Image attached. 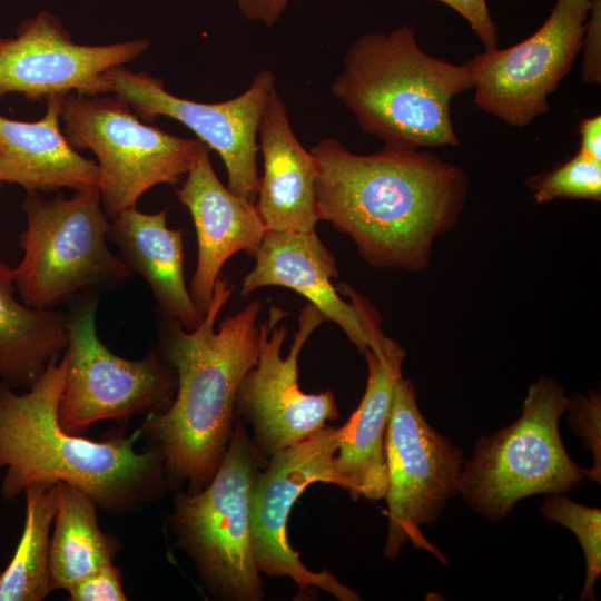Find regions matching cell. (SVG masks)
<instances>
[{
  "instance_id": "obj_1",
  "label": "cell",
  "mask_w": 601,
  "mask_h": 601,
  "mask_svg": "<svg viewBox=\"0 0 601 601\" xmlns=\"http://www.w3.org/2000/svg\"><path fill=\"white\" fill-rule=\"evenodd\" d=\"M319 220L347 235L375 268L421 272L432 247L463 208L469 177L456 165L418 149L384 146L371 155L325 137L311 148Z\"/></svg>"
},
{
  "instance_id": "obj_2",
  "label": "cell",
  "mask_w": 601,
  "mask_h": 601,
  "mask_svg": "<svg viewBox=\"0 0 601 601\" xmlns=\"http://www.w3.org/2000/svg\"><path fill=\"white\" fill-rule=\"evenodd\" d=\"M233 289L219 276L198 327L189 331L167 318L160 332L161 358L176 372V397L166 412L150 415L142 432L162 454L168 484L186 483L189 492L216 473L236 420L238 386L258 357V300L215 329Z\"/></svg>"
},
{
  "instance_id": "obj_3",
  "label": "cell",
  "mask_w": 601,
  "mask_h": 601,
  "mask_svg": "<svg viewBox=\"0 0 601 601\" xmlns=\"http://www.w3.org/2000/svg\"><path fill=\"white\" fill-rule=\"evenodd\" d=\"M67 364L63 352L22 394L0 382L2 497L12 500L32 483L63 482L112 514L137 511L159 499L169 484L156 446L138 452L134 436L118 432L89 440L60 425L58 408Z\"/></svg>"
},
{
  "instance_id": "obj_4",
  "label": "cell",
  "mask_w": 601,
  "mask_h": 601,
  "mask_svg": "<svg viewBox=\"0 0 601 601\" xmlns=\"http://www.w3.org/2000/svg\"><path fill=\"white\" fill-rule=\"evenodd\" d=\"M471 88L469 61L453 65L427 55L408 24L357 37L331 85L364 132L404 149L457 147L450 105Z\"/></svg>"
},
{
  "instance_id": "obj_5",
  "label": "cell",
  "mask_w": 601,
  "mask_h": 601,
  "mask_svg": "<svg viewBox=\"0 0 601 601\" xmlns=\"http://www.w3.org/2000/svg\"><path fill=\"white\" fill-rule=\"evenodd\" d=\"M568 404L561 384L541 376L530 385L515 422L476 440L460 482L472 510L500 521L524 497L565 493L582 483L585 469L569 456L559 431Z\"/></svg>"
},
{
  "instance_id": "obj_6",
  "label": "cell",
  "mask_w": 601,
  "mask_h": 601,
  "mask_svg": "<svg viewBox=\"0 0 601 601\" xmlns=\"http://www.w3.org/2000/svg\"><path fill=\"white\" fill-rule=\"evenodd\" d=\"M266 462L236 416L224 457L199 491L177 492L169 515L176 545L194 562L204 587L225 601H260L263 583L252 551L249 493Z\"/></svg>"
},
{
  "instance_id": "obj_7",
  "label": "cell",
  "mask_w": 601,
  "mask_h": 601,
  "mask_svg": "<svg viewBox=\"0 0 601 601\" xmlns=\"http://www.w3.org/2000/svg\"><path fill=\"white\" fill-rule=\"evenodd\" d=\"M23 256L14 267L16 289L33 307H52L92 286L121 283L134 272L108 245L110 218L98 188L66 198L27 194Z\"/></svg>"
},
{
  "instance_id": "obj_8",
  "label": "cell",
  "mask_w": 601,
  "mask_h": 601,
  "mask_svg": "<svg viewBox=\"0 0 601 601\" xmlns=\"http://www.w3.org/2000/svg\"><path fill=\"white\" fill-rule=\"evenodd\" d=\"M65 136L76 149L91 150L99 168V194L107 216L136 207L159 184H176L207 147L142 124L122 100L69 93L61 109Z\"/></svg>"
},
{
  "instance_id": "obj_9",
  "label": "cell",
  "mask_w": 601,
  "mask_h": 601,
  "mask_svg": "<svg viewBox=\"0 0 601 601\" xmlns=\"http://www.w3.org/2000/svg\"><path fill=\"white\" fill-rule=\"evenodd\" d=\"M384 456L388 514L385 559L394 560L410 542L446 564L421 526L433 524L447 502L460 494L463 452L428 424L417 406L414 384L402 375L393 388Z\"/></svg>"
},
{
  "instance_id": "obj_10",
  "label": "cell",
  "mask_w": 601,
  "mask_h": 601,
  "mask_svg": "<svg viewBox=\"0 0 601 601\" xmlns=\"http://www.w3.org/2000/svg\"><path fill=\"white\" fill-rule=\"evenodd\" d=\"M96 309L97 299L90 297L68 314V364L58 418L73 434L99 421L156 413L177 385L175 370L157 355L131 361L112 353L98 336Z\"/></svg>"
},
{
  "instance_id": "obj_11",
  "label": "cell",
  "mask_w": 601,
  "mask_h": 601,
  "mask_svg": "<svg viewBox=\"0 0 601 601\" xmlns=\"http://www.w3.org/2000/svg\"><path fill=\"white\" fill-rule=\"evenodd\" d=\"M284 309L272 306L259 323L256 364L243 377L236 394V416L252 430V443L267 462L277 452L321 430L339 416L334 393H304L298 384V357L312 333L326 318L312 303L298 317V328L286 358L280 355L287 336Z\"/></svg>"
},
{
  "instance_id": "obj_12",
  "label": "cell",
  "mask_w": 601,
  "mask_h": 601,
  "mask_svg": "<svg viewBox=\"0 0 601 601\" xmlns=\"http://www.w3.org/2000/svg\"><path fill=\"white\" fill-rule=\"evenodd\" d=\"M339 434L341 427L325 425L266 462L249 493L250 542L259 573L290 578L299 592L315 587L341 601H359L355 590L327 570L307 569L286 531L292 506L307 486L322 482L345 489L333 462Z\"/></svg>"
},
{
  "instance_id": "obj_13",
  "label": "cell",
  "mask_w": 601,
  "mask_h": 601,
  "mask_svg": "<svg viewBox=\"0 0 601 601\" xmlns=\"http://www.w3.org/2000/svg\"><path fill=\"white\" fill-rule=\"evenodd\" d=\"M592 0H556L529 38L467 60L474 102L500 120L524 127L549 111L548 96L571 71L581 49Z\"/></svg>"
},
{
  "instance_id": "obj_14",
  "label": "cell",
  "mask_w": 601,
  "mask_h": 601,
  "mask_svg": "<svg viewBox=\"0 0 601 601\" xmlns=\"http://www.w3.org/2000/svg\"><path fill=\"white\" fill-rule=\"evenodd\" d=\"M111 92L138 115L152 120L166 116L189 128L215 150L227 171V187L249 203L258 189V127L266 102L276 88L270 70L257 72L247 90L221 102H199L171 95L161 80L145 72L115 67L107 72Z\"/></svg>"
},
{
  "instance_id": "obj_15",
  "label": "cell",
  "mask_w": 601,
  "mask_h": 601,
  "mask_svg": "<svg viewBox=\"0 0 601 601\" xmlns=\"http://www.w3.org/2000/svg\"><path fill=\"white\" fill-rule=\"evenodd\" d=\"M148 48L147 39L76 43L57 16L40 11L21 21L14 37L0 38V97L21 93L38 100L109 93L108 70L132 61Z\"/></svg>"
},
{
  "instance_id": "obj_16",
  "label": "cell",
  "mask_w": 601,
  "mask_h": 601,
  "mask_svg": "<svg viewBox=\"0 0 601 601\" xmlns=\"http://www.w3.org/2000/svg\"><path fill=\"white\" fill-rule=\"evenodd\" d=\"M254 257V268L243 278V296L266 286L289 288L336 323L362 355L378 347L380 314L368 308L361 318L354 304L339 296L331 282L338 276L336 259L315 230H266Z\"/></svg>"
},
{
  "instance_id": "obj_17",
  "label": "cell",
  "mask_w": 601,
  "mask_h": 601,
  "mask_svg": "<svg viewBox=\"0 0 601 601\" xmlns=\"http://www.w3.org/2000/svg\"><path fill=\"white\" fill-rule=\"evenodd\" d=\"M176 195L189 210L196 229L197 265L188 288L205 314L224 264L238 252L254 257L267 229L256 205L220 183L208 147Z\"/></svg>"
},
{
  "instance_id": "obj_18",
  "label": "cell",
  "mask_w": 601,
  "mask_h": 601,
  "mask_svg": "<svg viewBox=\"0 0 601 601\" xmlns=\"http://www.w3.org/2000/svg\"><path fill=\"white\" fill-rule=\"evenodd\" d=\"M380 348L367 349L364 356L368 378L359 405L341 426L334 466L354 501L384 499L386 464L384 437L390 415L393 388L402 375L405 349L382 331Z\"/></svg>"
},
{
  "instance_id": "obj_19",
  "label": "cell",
  "mask_w": 601,
  "mask_h": 601,
  "mask_svg": "<svg viewBox=\"0 0 601 601\" xmlns=\"http://www.w3.org/2000/svg\"><path fill=\"white\" fill-rule=\"evenodd\" d=\"M264 173L258 178L256 208L267 230L312 231L316 207V161L295 136L284 100L275 88L258 127Z\"/></svg>"
},
{
  "instance_id": "obj_20",
  "label": "cell",
  "mask_w": 601,
  "mask_h": 601,
  "mask_svg": "<svg viewBox=\"0 0 601 601\" xmlns=\"http://www.w3.org/2000/svg\"><path fill=\"white\" fill-rule=\"evenodd\" d=\"M66 96H50L45 116L19 121L0 115V177L27 194L98 188L97 162L81 156L60 129Z\"/></svg>"
},
{
  "instance_id": "obj_21",
  "label": "cell",
  "mask_w": 601,
  "mask_h": 601,
  "mask_svg": "<svg viewBox=\"0 0 601 601\" xmlns=\"http://www.w3.org/2000/svg\"><path fill=\"white\" fill-rule=\"evenodd\" d=\"M108 240L122 260L149 285L166 318L195 329L205 314L194 302L184 274L181 229L167 226V209L145 214L131 207L111 219Z\"/></svg>"
},
{
  "instance_id": "obj_22",
  "label": "cell",
  "mask_w": 601,
  "mask_h": 601,
  "mask_svg": "<svg viewBox=\"0 0 601 601\" xmlns=\"http://www.w3.org/2000/svg\"><path fill=\"white\" fill-rule=\"evenodd\" d=\"M14 268L0 260V382L30 388L68 345V314L16 298Z\"/></svg>"
},
{
  "instance_id": "obj_23",
  "label": "cell",
  "mask_w": 601,
  "mask_h": 601,
  "mask_svg": "<svg viewBox=\"0 0 601 601\" xmlns=\"http://www.w3.org/2000/svg\"><path fill=\"white\" fill-rule=\"evenodd\" d=\"M57 502L50 536L51 590H68L98 568L111 563L120 542L98 523V504L86 492L56 483Z\"/></svg>"
},
{
  "instance_id": "obj_24",
  "label": "cell",
  "mask_w": 601,
  "mask_h": 601,
  "mask_svg": "<svg viewBox=\"0 0 601 601\" xmlns=\"http://www.w3.org/2000/svg\"><path fill=\"white\" fill-rule=\"evenodd\" d=\"M23 493V531L12 559L0 572V601H41L52 591L49 555L56 484L32 483Z\"/></svg>"
},
{
  "instance_id": "obj_25",
  "label": "cell",
  "mask_w": 601,
  "mask_h": 601,
  "mask_svg": "<svg viewBox=\"0 0 601 601\" xmlns=\"http://www.w3.org/2000/svg\"><path fill=\"white\" fill-rule=\"evenodd\" d=\"M540 511L544 519L565 526L577 536L585 561L580 600L594 601V587L601 574V510L555 493L545 495Z\"/></svg>"
},
{
  "instance_id": "obj_26",
  "label": "cell",
  "mask_w": 601,
  "mask_h": 601,
  "mask_svg": "<svg viewBox=\"0 0 601 601\" xmlns=\"http://www.w3.org/2000/svg\"><path fill=\"white\" fill-rule=\"evenodd\" d=\"M526 185L538 203L558 198L601 200V161L580 151L551 171L533 176Z\"/></svg>"
},
{
  "instance_id": "obj_27",
  "label": "cell",
  "mask_w": 601,
  "mask_h": 601,
  "mask_svg": "<svg viewBox=\"0 0 601 601\" xmlns=\"http://www.w3.org/2000/svg\"><path fill=\"white\" fill-rule=\"evenodd\" d=\"M572 432L578 435L593 457L585 477L601 483V396L594 391L575 393L565 410Z\"/></svg>"
},
{
  "instance_id": "obj_28",
  "label": "cell",
  "mask_w": 601,
  "mask_h": 601,
  "mask_svg": "<svg viewBox=\"0 0 601 601\" xmlns=\"http://www.w3.org/2000/svg\"><path fill=\"white\" fill-rule=\"evenodd\" d=\"M69 601H126L119 568L105 564L87 574L68 590Z\"/></svg>"
},
{
  "instance_id": "obj_29",
  "label": "cell",
  "mask_w": 601,
  "mask_h": 601,
  "mask_svg": "<svg viewBox=\"0 0 601 601\" xmlns=\"http://www.w3.org/2000/svg\"><path fill=\"white\" fill-rule=\"evenodd\" d=\"M581 49H583L582 81L601 83V1L592 0L585 22Z\"/></svg>"
},
{
  "instance_id": "obj_30",
  "label": "cell",
  "mask_w": 601,
  "mask_h": 601,
  "mask_svg": "<svg viewBox=\"0 0 601 601\" xmlns=\"http://www.w3.org/2000/svg\"><path fill=\"white\" fill-rule=\"evenodd\" d=\"M457 13L470 24L472 31L479 37L485 50L497 48V28L494 23L486 0H436Z\"/></svg>"
},
{
  "instance_id": "obj_31",
  "label": "cell",
  "mask_w": 601,
  "mask_h": 601,
  "mask_svg": "<svg viewBox=\"0 0 601 601\" xmlns=\"http://www.w3.org/2000/svg\"><path fill=\"white\" fill-rule=\"evenodd\" d=\"M290 0H236L245 19L266 27L275 26L284 14Z\"/></svg>"
},
{
  "instance_id": "obj_32",
  "label": "cell",
  "mask_w": 601,
  "mask_h": 601,
  "mask_svg": "<svg viewBox=\"0 0 601 601\" xmlns=\"http://www.w3.org/2000/svg\"><path fill=\"white\" fill-rule=\"evenodd\" d=\"M581 137L578 151L601 161V116L582 119L579 124Z\"/></svg>"
},
{
  "instance_id": "obj_33",
  "label": "cell",
  "mask_w": 601,
  "mask_h": 601,
  "mask_svg": "<svg viewBox=\"0 0 601 601\" xmlns=\"http://www.w3.org/2000/svg\"><path fill=\"white\" fill-rule=\"evenodd\" d=\"M2 184H3V183H2L1 177H0V187H1Z\"/></svg>"
}]
</instances>
